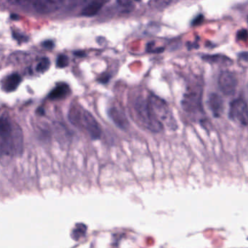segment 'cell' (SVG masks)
Listing matches in <instances>:
<instances>
[{
	"label": "cell",
	"mask_w": 248,
	"mask_h": 248,
	"mask_svg": "<svg viewBox=\"0 0 248 248\" xmlns=\"http://www.w3.org/2000/svg\"><path fill=\"white\" fill-rule=\"evenodd\" d=\"M236 38L238 40H241V41H245L248 38V31L242 28L238 31L237 34H236Z\"/></svg>",
	"instance_id": "cell-19"
},
{
	"label": "cell",
	"mask_w": 248,
	"mask_h": 248,
	"mask_svg": "<svg viewBox=\"0 0 248 248\" xmlns=\"http://www.w3.org/2000/svg\"><path fill=\"white\" fill-rule=\"evenodd\" d=\"M70 122L81 131L85 132L93 140L101 138L102 130L95 117L80 104H72L68 114Z\"/></svg>",
	"instance_id": "cell-2"
},
{
	"label": "cell",
	"mask_w": 248,
	"mask_h": 248,
	"mask_svg": "<svg viewBox=\"0 0 248 248\" xmlns=\"http://www.w3.org/2000/svg\"><path fill=\"white\" fill-rule=\"evenodd\" d=\"M36 114H39V115H44L45 114V110H44V109H43V107H42V106H39V108H38L37 109H36Z\"/></svg>",
	"instance_id": "cell-24"
},
{
	"label": "cell",
	"mask_w": 248,
	"mask_h": 248,
	"mask_svg": "<svg viewBox=\"0 0 248 248\" xmlns=\"http://www.w3.org/2000/svg\"><path fill=\"white\" fill-rule=\"evenodd\" d=\"M202 59L205 62L209 63H218L221 65H231L232 63L231 59L226 55L216 54V55H204Z\"/></svg>",
	"instance_id": "cell-14"
},
{
	"label": "cell",
	"mask_w": 248,
	"mask_h": 248,
	"mask_svg": "<svg viewBox=\"0 0 248 248\" xmlns=\"http://www.w3.org/2000/svg\"><path fill=\"white\" fill-rule=\"evenodd\" d=\"M11 5H15L25 9H30L39 14H49L60 9L63 3V1H52V0H42V1H16L9 2Z\"/></svg>",
	"instance_id": "cell-6"
},
{
	"label": "cell",
	"mask_w": 248,
	"mask_h": 248,
	"mask_svg": "<svg viewBox=\"0 0 248 248\" xmlns=\"http://www.w3.org/2000/svg\"><path fill=\"white\" fill-rule=\"evenodd\" d=\"M13 37H14V39L18 40V42H26L27 40H28V37H27L26 36H25L24 34H21L18 31H13Z\"/></svg>",
	"instance_id": "cell-20"
},
{
	"label": "cell",
	"mask_w": 248,
	"mask_h": 248,
	"mask_svg": "<svg viewBox=\"0 0 248 248\" xmlns=\"http://www.w3.org/2000/svg\"><path fill=\"white\" fill-rule=\"evenodd\" d=\"M117 3L119 7L122 8V12L129 13L130 11L132 10L135 6L134 2L131 1H117Z\"/></svg>",
	"instance_id": "cell-18"
},
{
	"label": "cell",
	"mask_w": 248,
	"mask_h": 248,
	"mask_svg": "<svg viewBox=\"0 0 248 248\" xmlns=\"http://www.w3.org/2000/svg\"><path fill=\"white\" fill-rule=\"evenodd\" d=\"M42 46L46 49H53L54 47V42L52 40H46L42 42Z\"/></svg>",
	"instance_id": "cell-21"
},
{
	"label": "cell",
	"mask_w": 248,
	"mask_h": 248,
	"mask_svg": "<svg viewBox=\"0 0 248 248\" xmlns=\"http://www.w3.org/2000/svg\"><path fill=\"white\" fill-rule=\"evenodd\" d=\"M203 84L199 79L197 82L189 84L183 95L181 107L188 116L194 120H202L205 118V111L202 105Z\"/></svg>",
	"instance_id": "cell-3"
},
{
	"label": "cell",
	"mask_w": 248,
	"mask_h": 248,
	"mask_svg": "<svg viewBox=\"0 0 248 248\" xmlns=\"http://www.w3.org/2000/svg\"><path fill=\"white\" fill-rule=\"evenodd\" d=\"M218 84L220 90L226 96L233 95L236 93L238 80L235 73L228 70L222 71L218 76Z\"/></svg>",
	"instance_id": "cell-8"
},
{
	"label": "cell",
	"mask_w": 248,
	"mask_h": 248,
	"mask_svg": "<svg viewBox=\"0 0 248 248\" xmlns=\"http://www.w3.org/2000/svg\"><path fill=\"white\" fill-rule=\"evenodd\" d=\"M104 2H99V1H93L87 3V5H85L82 9L81 15L85 17H93L95 16L99 13L104 5Z\"/></svg>",
	"instance_id": "cell-13"
},
{
	"label": "cell",
	"mask_w": 248,
	"mask_h": 248,
	"mask_svg": "<svg viewBox=\"0 0 248 248\" xmlns=\"http://www.w3.org/2000/svg\"><path fill=\"white\" fill-rule=\"evenodd\" d=\"M204 19V16L202 15H199V16L196 17V18L194 19V20L192 21V25L194 26H197L198 24H200L202 22Z\"/></svg>",
	"instance_id": "cell-23"
},
{
	"label": "cell",
	"mask_w": 248,
	"mask_h": 248,
	"mask_svg": "<svg viewBox=\"0 0 248 248\" xmlns=\"http://www.w3.org/2000/svg\"><path fill=\"white\" fill-rule=\"evenodd\" d=\"M110 80V75L109 74H104L103 75H101V76H100L99 79H98V81L100 82H101V83H106Z\"/></svg>",
	"instance_id": "cell-22"
},
{
	"label": "cell",
	"mask_w": 248,
	"mask_h": 248,
	"mask_svg": "<svg viewBox=\"0 0 248 248\" xmlns=\"http://www.w3.org/2000/svg\"><path fill=\"white\" fill-rule=\"evenodd\" d=\"M147 100L153 114L165 128L176 130L178 127V123L168 103L164 99L153 93L149 94Z\"/></svg>",
	"instance_id": "cell-5"
},
{
	"label": "cell",
	"mask_w": 248,
	"mask_h": 248,
	"mask_svg": "<svg viewBox=\"0 0 248 248\" xmlns=\"http://www.w3.org/2000/svg\"><path fill=\"white\" fill-rule=\"evenodd\" d=\"M228 117L241 125H248V105L242 98H237L230 103Z\"/></svg>",
	"instance_id": "cell-7"
},
{
	"label": "cell",
	"mask_w": 248,
	"mask_h": 248,
	"mask_svg": "<svg viewBox=\"0 0 248 248\" xmlns=\"http://www.w3.org/2000/svg\"><path fill=\"white\" fill-rule=\"evenodd\" d=\"M207 105L213 117L215 118L221 117L224 110V101L221 96L215 93H211L208 96Z\"/></svg>",
	"instance_id": "cell-10"
},
{
	"label": "cell",
	"mask_w": 248,
	"mask_h": 248,
	"mask_svg": "<svg viewBox=\"0 0 248 248\" xmlns=\"http://www.w3.org/2000/svg\"><path fill=\"white\" fill-rule=\"evenodd\" d=\"M87 231V226L83 224H79L75 226V228L72 231V236L75 240H78L86 234Z\"/></svg>",
	"instance_id": "cell-16"
},
{
	"label": "cell",
	"mask_w": 248,
	"mask_h": 248,
	"mask_svg": "<svg viewBox=\"0 0 248 248\" xmlns=\"http://www.w3.org/2000/svg\"><path fill=\"white\" fill-rule=\"evenodd\" d=\"M132 109L140 125L150 132L158 133L163 131L165 127L156 118L149 104L147 98L138 95L133 100Z\"/></svg>",
	"instance_id": "cell-4"
},
{
	"label": "cell",
	"mask_w": 248,
	"mask_h": 248,
	"mask_svg": "<svg viewBox=\"0 0 248 248\" xmlns=\"http://www.w3.org/2000/svg\"><path fill=\"white\" fill-rule=\"evenodd\" d=\"M108 114L115 125L122 130H128L129 121L124 111L117 106H111L108 110Z\"/></svg>",
	"instance_id": "cell-9"
},
{
	"label": "cell",
	"mask_w": 248,
	"mask_h": 248,
	"mask_svg": "<svg viewBox=\"0 0 248 248\" xmlns=\"http://www.w3.org/2000/svg\"><path fill=\"white\" fill-rule=\"evenodd\" d=\"M71 94V89L68 84L66 83L57 84L53 90L50 92L47 98L48 99L52 101H56V100H62L66 98Z\"/></svg>",
	"instance_id": "cell-12"
},
{
	"label": "cell",
	"mask_w": 248,
	"mask_h": 248,
	"mask_svg": "<svg viewBox=\"0 0 248 248\" xmlns=\"http://www.w3.org/2000/svg\"><path fill=\"white\" fill-rule=\"evenodd\" d=\"M22 82V77L18 73L7 75L2 81V88L6 93H12L17 90Z\"/></svg>",
	"instance_id": "cell-11"
},
{
	"label": "cell",
	"mask_w": 248,
	"mask_h": 248,
	"mask_svg": "<svg viewBox=\"0 0 248 248\" xmlns=\"http://www.w3.org/2000/svg\"><path fill=\"white\" fill-rule=\"evenodd\" d=\"M24 150V134L18 123L6 112L0 120V152L2 157H17Z\"/></svg>",
	"instance_id": "cell-1"
},
{
	"label": "cell",
	"mask_w": 248,
	"mask_h": 248,
	"mask_svg": "<svg viewBox=\"0 0 248 248\" xmlns=\"http://www.w3.org/2000/svg\"><path fill=\"white\" fill-rule=\"evenodd\" d=\"M69 64V58L66 55L61 54L57 57L56 60V66L57 68H63L68 66Z\"/></svg>",
	"instance_id": "cell-17"
},
{
	"label": "cell",
	"mask_w": 248,
	"mask_h": 248,
	"mask_svg": "<svg viewBox=\"0 0 248 248\" xmlns=\"http://www.w3.org/2000/svg\"><path fill=\"white\" fill-rule=\"evenodd\" d=\"M75 55H78V56H84V53L83 52H75Z\"/></svg>",
	"instance_id": "cell-25"
},
{
	"label": "cell",
	"mask_w": 248,
	"mask_h": 248,
	"mask_svg": "<svg viewBox=\"0 0 248 248\" xmlns=\"http://www.w3.org/2000/svg\"><path fill=\"white\" fill-rule=\"evenodd\" d=\"M50 67V61L47 57H43L40 59V61L36 64L35 70L36 72L43 74L47 72Z\"/></svg>",
	"instance_id": "cell-15"
}]
</instances>
